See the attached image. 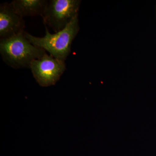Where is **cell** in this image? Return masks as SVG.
<instances>
[{"label": "cell", "instance_id": "1", "mask_svg": "<svg viewBox=\"0 0 156 156\" xmlns=\"http://www.w3.org/2000/svg\"><path fill=\"white\" fill-rule=\"evenodd\" d=\"M25 31L0 40V53L3 60L15 69L29 68L34 60L44 56L46 51L31 44Z\"/></svg>", "mask_w": 156, "mask_h": 156}, {"label": "cell", "instance_id": "2", "mask_svg": "<svg viewBox=\"0 0 156 156\" xmlns=\"http://www.w3.org/2000/svg\"><path fill=\"white\" fill-rule=\"evenodd\" d=\"M78 16L64 29L55 34H50L46 26V34L42 37L34 36L25 31L24 35L31 44L48 51L55 58L65 62L70 53L73 41L80 30Z\"/></svg>", "mask_w": 156, "mask_h": 156}, {"label": "cell", "instance_id": "3", "mask_svg": "<svg viewBox=\"0 0 156 156\" xmlns=\"http://www.w3.org/2000/svg\"><path fill=\"white\" fill-rule=\"evenodd\" d=\"M80 4L78 0L48 1L42 16L44 23L55 33L62 30L78 15Z\"/></svg>", "mask_w": 156, "mask_h": 156}, {"label": "cell", "instance_id": "4", "mask_svg": "<svg viewBox=\"0 0 156 156\" xmlns=\"http://www.w3.org/2000/svg\"><path fill=\"white\" fill-rule=\"evenodd\" d=\"M33 75L38 83L43 87L55 85L66 69L65 62L45 53L34 60L30 67Z\"/></svg>", "mask_w": 156, "mask_h": 156}, {"label": "cell", "instance_id": "5", "mask_svg": "<svg viewBox=\"0 0 156 156\" xmlns=\"http://www.w3.org/2000/svg\"><path fill=\"white\" fill-rule=\"evenodd\" d=\"M25 22L23 17L14 11L11 3L0 5V38H8L24 31Z\"/></svg>", "mask_w": 156, "mask_h": 156}, {"label": "cell", "instance_id": "6", "mask_svg": "<svg viewBox=\"0 0 156 156\" xmlns=\"http://www.w3.org/2000/svg\"><path fill=\"white\" fill-rule=\"evenodd\" d=\"M48 1L46 0H14L11 3L14 11L23 17L43 16Z\"/></svg>", "mask_w": 156, "mask_h": 156}]
</instances>
